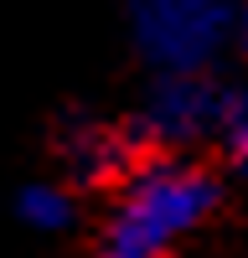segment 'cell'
I'll use <instances>...</instances> for the list:
<instances>
[{
  "mask_svg": "<svg viewBox=\"0 0 248 258\" xmlns=\"http://www.w3.org/2000/svg\"><path fill=\"white\" fill-rule=\"evenodd\" d=\"M222 207V176L197 155H145L114 191V212L93 258H171V243L197 232Z\"/></svg>",
  "mask_w": 248,
  "mask_h": 258,
  "instance_id": "1",
  "label": "cell"
},
{
  "mask_svg": "<svg viewBox=\"0 0 248 258\" xmlns=\"http://www.w3.org/2000/svg\"><path fill=\"white\" fill-rule=\"evenodd\" d=\"M243 0H124V26L150 73H212L243 31Z\"/></svg>",
  "mask_w": 248,
  "mask_h": 258,
  "instance_id": "2",
  "label": "cell"
},
{
  "mask_svg": "<svg viewBox=\"0 0 248 258\" xmlns=\"http://www.w3.org/2000/svg\"><path fill=\"white\" fill-rule=\"evenodd\" d=\"M233 88L217 73H155L130 129L145 155H192L197 145L222 140Z\"/></svg>",
  "mask_w": 248,
  "mask_h": 258,
  "instance_id": "3",
  "label": "cell"
},
{
  "mask_svg": "<svg viewBox=\"0 0 248 258\" xmlns=\"http://www.w3.org/2000/svg\"><path fill=\"white\" fill-rule=\"evenodd\" d=\"M57 160H62V170H68V186H83V191L114 186L119 191L135 176V165L145 160V150L135 140L130 119L109 124V119L78 114V119L57 124Z\"/></svg>",
  "mask_w": 248,
  "mask_h": 258,
  "instance_id": "4",
  "label": "cell"
},
{
  "mask_svg": "<svg viewBox=\"0 0 248 258\" xmlns=\"http://www.w3.org/2000/svg\"><path fill=\"white\" fill-rule=\"evenodd\" d=\"M16 217L26 222L31 232H68L78 222V197H73V186L31 181V186L16 191Z\"/></svg>",
  "mask_w": 248,
  "mask_h": 258,
  "instance_id": "5",
  "label": "cell"
},
{
  "mask_svg": "<svg viewBox=\"0 0 248 258\" xmlns=\"http://www.w3.org/2000/svg\"><path fill=\"white\" fill-rule=\"evenodd\" d=\"M222 155L233 165V176L248 181V83L233 88V109H227V129H222Z\"/></svg>",
  "mask_w": 248,
  "mask_h": 258,
  "instance_id": "6",
  "label": "cell"
},
{
  "mask_svg": "<svg viewBox=\"0 0 248 258\" xmlns=\"http://www.w3.org/2000/svg\"><path fill=\"white\" fill-rule=\"evenodd\" d=\"M238 47L248 52V11H243V31H238Z\"/></svg>",
  "mask_w": 248,
  "mask_h": 258,
  "instance_id": "7",
  "label": "cell"
},
{
  "mask_svg": "<svg viewBox=\"0 0 248 258\" xmlns=\"http://www.w3.org/2000/svg\"><path fill=\"white\" fill-rule=\"evenodd\" d=\"M171 258H176V253H171Z\"/></svg>",
  "mask_w": 248,
  "mask_h": 258,
  "instance_id": "8",
  "label": "cell"
}]
</instances>
